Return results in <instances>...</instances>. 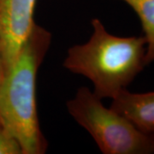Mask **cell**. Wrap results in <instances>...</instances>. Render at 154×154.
<instances>
[{
    "instance_id": "6da1fadb",
    "label": "cell",
    "mask_w": 154,
    "mask_h": 154,
    "mask_svg": "<svg viewBox=\"0 0 154 154\" xmlns=\"http://www.w3.org/2000/svg\"><path fill=\"white\" fill-rule=\"evenodd\" d=\"M51 42V33L34 23L0 84V122L22 154H43L48 146L39 127L36 81Z\"/></svg>"
},
{
    "instance_id": "7a4b0ae2",
    "label": "cell",
    "mask_w": 154,
    "mask_h": 154,
    "mask_svg": "<svg viewBox=\"0 0 154 154\" xmlns=\"http://www.w3.org/2000/svg\"><path fill=\"white\" fill-rule=\"evenodd\" d=\"M91 23L92 36L85 44L75 45L68 50L63 66L74 74L88 78L98 98L112 99L146 66V40L145 36H115L98 18Z\"/></svg>"
},
{
    "instance_id": "ba28073f",
    "label": "cell",
    "mask_w": 154,
    "mask_h": 154,
    "mask_svg": "<svg viewBox=\"0 0 154 154\" xmlns=\"http://www.w3.org/2000/svg\"><path fill=\"white\" fill-rule=\"evenodd\" d=\"M5 66L2 45H1V41H0V84H1L4 77H5Z\"/></svg>"
},
{
    "instance_id": "5b68a950",
    "label": "cell",
    "mask_w": 154,
    "mask_h": 154,
    "mask_svg": "<svg viewBox=\"0 0 154 154\" xmlns=\"http://www.w3.org/2000/svg\"><path fill=\"white\" fill-rule=\"evenodd\" d=\"M110 108L141 132L154 136V92L134 94L125 88L112 99Z\"/></svg>"
},
{
    "instance_id": "52a82bcc",
    "label": "cell",
    "mask_w": 154,
    "mask_h": 154,
    "mask_svg": "<svg viewBox=\"0 0 154 154\" xmlns=\"http://www.w3.org/2000/svg\"><path fill=\"white\" fill-rule=\"evenodd\" d=\"M0 154H22L17 140L12 138L0 122Z\"/></svg>"
},
{
    "instance_id": "8992f818",
    "label": "cell",
    "mask_w": 154,
    "mask_h": 154,
    "mask_svg": "<svg viewBox=\"0 0 154 154\" xmlns=\"http://www.w3.org/2000/svg\"><path fill=\"white\" fill-rule=\"evenodd\" d=\"M140 18L146 40V65L154 63V0H122Z\"/></svg>"
},
{
    "instance_id": "3957f363",
    "label": "cell",
    "mask_w": 154,
    "mask_h": 154,
    "mask_svg": "<svg viewBox=\"0 0 154 154\" xmlns=\"http://www.w3.org/2000/svg\"><path fill=\"white\" fill-rule=\"evenodd\" d=\"M102 99L86 87L77 90L67 109L94 138L105 154L154 153V137L139 130L126 117L105 107Z\"/></svg>"
},
{
    "instance_id": "277c9868",
    "label": "cell",
    "mask_w": 154,
    "mask_h": 154,
    "mask_svg": "<svg viewBox=\"0 0 154 154\" xmlns=\"http://www.w3.org/2000/svg\"><path fill=\"white\" fill-rule=\"evenodd\" d=\"M37 0H0V41L5 72L17 59L33 25Z\"/></svg>"
}]
</instances>
